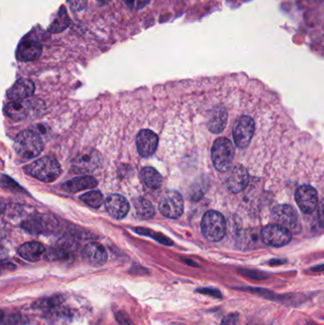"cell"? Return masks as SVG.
<instances>
[{
	"instance_id": "cell-35",
	"label": "cell",
	"mask_w": 324,
	"mask_h": 325,
	"mask_svg": "<svg viewBox=\"0 0 324 325\" xmlns=\"http://www.w3.org/2000/svg\"><path fill=\"white\" fill-rule=\"evenodd\" d=\"M312 270L315 271V272H324V264H321V265H318L316 267H313Z\"/></svg>"
},
{
	"instance_id": "cell-38",
	"label": "cell",
	"mask_w": 324,
	"mask_h": 325,
	"mask_svg": "<svg viewBox=\"0 0 324 325\" xmlns=\"http://www.w3.org/2000/svg\"><path fill=\"white\" fill-rule=\"evenodd\" d=\"M311 325V324H309V325Z\"/></svg>"
},
{
	"instance_id": "cell-8",
	"label": "cell",
	"mask_w": 324,
	"mask_h": 325,
	"mask_svg": "<svg viewBox=\"0 0 324 325\" xmlns=\"http://www.w3.org/2000/svg\"><path fill=\"white\" fill-rule=\"evenodd\" d=\"M255 132V122L249 116L239 118L233 127V138L236 146L245 148L249 146Z\"/></svg>"
},
{
	"instance_id": "cell-20",
	"label": "cell",
	"mask_w": 324,
	"mask_h": 325,
	"mask_svg": "<svg viewBox=\"0 0 324 325\" xmlns=\"http://www.w3.org/2000/svg\"><path fill=\"white\" fill-rule=\"evenodd\" d=\"M45 253V248L42 244L37 242H29L22 244L18 248V254L21 258L28 261H37Z\"/></svg>"
},
{
	"instance_id": "cell-11",
	"label": "cell",
	"mask_w": 324,
	"mask_h": 325,
	"mask_svg": "<svg viewBox=\"0 0 324 325\" xmlns=\"http://www.w3.org/2000/svg\"><path fill=\"white\" fill-rule=\"evenodd\" d=\"M296 202L299 208L304 213H312L316 209L319 197L316 189L308 185L300 186L295 194Z\"/></svg>"
},
{
	"instance_id": "cell-17",
	"label": "cell",
	"mask_w": 324,
	"mask_h": 325,
	"mask_svg": "<svg viewBox=\"0 0 324 325\" xmlns=\"http://www.w3.org/2000/svg\"><path fill=\"white\" fill-rule=\"evenodd\" d=\"M34 84L28 79H19L8 92V97L13 101L24 100L32 96L34 93Z\"/></svg>"
},
{
	"instance_id": "cell-32",
	"label": "cell",
	"mask_w": 324,
	"mask_h": 325,
	"mask_svg": "<svg viewBox=\"0 0 324 325\" xmlns=\"http://www.w3.org/2000/svg\"><path fill=\"white\" fill-rule=\"evenodd\" d=\"M87 1L88 0H68L70 7L75 11L83 10L87 5Z\"/></svg>"
},
{
	"instance_id": "cell-33",
	"label": "cell",
	"mask_w": 324,
	"mask_h": 325,
	"mask_svg": "<svg viewBox=\"0 0 324 325\" xmlns=\"http://www.w3.org/2000/svg\"><path fill=\"white\" fill-rule=\"evenodd\" d=\"M318 216H319V221L322 227L324 228V199L321 202L319 206V210H318Z\"/></svg>"
},
{
	"instance_id": "cell-26",
	"label": "cell",
	"mask_w": 324,
	"mask_h": 325,
	"mask_svg": "<svg viewBox=\"0 0 324 325\" xmlns=\"http://www.w3.org/2000/svg\"><path fill=\"white\" fill-rule=\"evenodd\" d=\"M62 302H63L62 297L55 296V297H52V298H49V299L37 302V306L43 309H54L56 308L58 305H60L62 303Z\"/></svg>"
},
{
	"instance_id": "cell-37",
	"label": "cell",
	"mask_w": 324,
	"mask_h": 325,
	"mask_svg": "<svg viewBox=\"0 0 324 325\" xmlns=\"http://www.w3.org/2000/svg\"><path fill=\"white\" fill-rule=\"evenodd\" d=\"M255 325V324H250V325Z\"/></svg>"
},
{
	"instance_id": "cell-5",
	"label": "cell",
	"mask_w": 324,
	"mask_h": 325,
	"mask_svg": "<svg viewBox=\"0 0 324 325\" xmlns=\"http://www.w3.org/2000/svg\"><path fill=\"white\" fill-rule=\"evenodd\" d=\"M44 106L41 101L36 99L18 100L9 103L5 107V113L15 121H21L39 114L43 111Z\"/></svg>"
},
{
	"instance_id": "cell-21",
	"label": "cell",
	"mask_w": 324,
	"mask_h": 325,
	"mask_svg": "<svg viewBox=\"0 0 324 325\" xmlns=\"http://www.w3.org/2000/svg\"><path fill=\"white\" fill-rule=\"evenodd\" d=\"M134 208L137 216L142 220H149L153 218L155 214V209L152 204L142 197H139L134 201Z\"/></svg>"
},
{
	"instance_id": "cell-30",
	"label": "cell",
	"mask_w": 324,
	"mask_h": 325,
	"mask_svg": "<svg viewBox=\"0 0 324 325\" xmlns=\"http://www.w3.org/2000/svg\"><path fill=\"white\" fill-rule=\"evenodd\" d=\"M197 292L210 296L215 299H222V293L215 288H201V289H198Z\"/></svg>"
},
{
	"instance_id": "cell-29",
	"label": "cell",
	"mask_w": 324,
	"mask_h": 325,
	"mask_svg": "<svg viewBox=\"0 0 324 325\" xmlns=\"http://www.w3.org/2000/svg\"><path fill=\"white\" fill-rule=\"evenodd\" d=\"M115 318H116V322L118 323L119 325H133L130 317L122 311L116 312L115 313Z\"/></svg>"
},
{
	"instance_id": "cell-1",
	"label": "cell",
	"mask_w": 324,
	"mask_h": 325,
	"mask_svg": "<svg viewBox=\"0 0 324 325\" xmlns=\"http://www.w3.org/2000/svg\"><path fill=\"white\" fill-rule=\"evenodd\" d=\"M44 148L41 136L33 130L20 132L15 141V150L23 159L37 157Z\"/></svg>"
},
{
	"instance_id": "cell-34",
	"label": "cell",
	"mask_w": 324,
	"mask_h": 325,
	"mask_svg": "<svg viewBox=\"0 0 324 325\" xmlns=\"http://www.w3.org/2000/svg\"><path fill=\"white\" fill-rule=\"evenodd\" d=\"M25 323V319L22 317H12L10 319V325H24Z\"/></svg>"
},
{
	"instance_id": "cell-7",
	"label": "cell",
	"mask_w": 324,
	"mask_h": 325,
	"mask_svg": "<svg viewBox=\"0 0 324 325\" xmlns=\"http://www.w3.org/2000/svg\"><path fill=\"white\" fill-rule=\"evenodd\" d=\"M272 219L277 225L288 229L291 233H299L301 230L298 212L289 205L277 206L272 211Z\"/></svg>"
},
{
	"instance_id": "cell-3",
	"label": "cell",
	"mask_w": 324,
	"mask_h": 325,
	"mask_svg": "<svg viewBox=\"0 0 324 325\" xmlns=\"http://www.w3.org/2000/svg\"><path fill=\"white\" fill-rule=\"evenodd\" d=\"M201 229L204 237L207 240L217 243L221 241L226 235V220L220 212L209 210L203 217Z\"/></svg>"
},
{
	"instance_id": "cell-24",
	"label": "cell",
	"mask_w": 324,
	"mask_h": 325,
	"mask_svg": "<svg viewBox=\"0 0 324 325\" xmlns=\"http://www.w3.org/2000/svg\"><path fill=\"white\" fill-rule=\"evenodd\" d=\"M81 200H83V202L88 206L98 209L103 204V195L100 191L93 190L82 195Z\"/></svg>"
},
{
	"instance_id": "cell-19",
	"label": "cell",
	"mask_w": 324,
	"mask_h": 325,
	"mask_svg": "<svg viewBox=\"0 0 324 325\" xmlns=\"http://www.w3.org/2000/svg\"><path fill=\"white\" fill-rule=\"evenodd\" d=\"M228 114L224 107H217L212 110L208 119V129L213 133H221L227 124Z\"/></svg>"
},
{
	"instance_id": "cell-6",
	"label": "cell",
	"mask_w": 324,
	"mask_h": 325,
	"mask_svg": "<svg viewBox=\"0 0 324 325\" xmlns=\"http://www.w3.org/2000/svg\"><path fill=\"white\" fill-rule=\"evenodd\" d=\"M102 163V156L96 149L87 147L80 151L72 160V169L76 173L87 174L93 172Z\"/></svg>"
},
{
	"instance_id": "cell-13",
	"label": "cell",
	"mask_w": 324,
	"mask_h": 325,
	"mask_svg": "<svg viewBox=\"0 0 324 325\" xmlns=\"http://www.w3.org/2000/svg\"><path fill=\"white\" fill-rule=\"evenodd\" d=\"M248 172L247 169L242 165L237 164L234 166L227 180L228 190L232 193H239L243 191L248 184Z\"/></svg>"
},
{
	"instance_id": "cell-31",
	"label": "cell",
	"mask_w": 324,
	"mask_h": 325,
	"mask_svg": "<svg viewBox=\"0 0 324 325\" xmlns=\"http://www.w3.org/2000/svg\"><path fill=\"white\" fill-rule=\"evenodd\" d=\"M238 324H239V315L237 313L227 315L222 322V325H238Z\"/></svg>"
},
{
	"instance_id": "cell-36",
	"label": "cell",
	"mask_w": 324,
	"mask_h": 325,
	"mask_svg": "<svg viewBox=\"0 0 324 325\" xmlns=\"http://www.w3.org/2000/svg\"><path fill=\"white\" fill-rule=\"evenodd\" d=\"M99 2H102V3H106V2H109L110 0H97Z\"/></svg>"
},
{
	"instance_id": "cell-15",
	"label": "cell",
	"mask_w": 324,
	"mask_h": 325,
	"mask_svg": "<svg viewBox=\"0 0 324 325\" xmlns=\"http://www.w3.org/2000/svg\"><path fill=\"white\" fill-rule=\"evenodd\" d=\"M42 52V45L33 39L22 40L17 50V57L19 61L28 62L37 59Z\"/></svg>"
},
{
	"instance_id": "cell-2",
	"label": "cell",
	"mask_w": 324,
	"mask_h": 325,
	"mask_svg": "<svg viewBox=\"0 0 324 325\" xmlns=\"http://www.w3.org/2000/svg\"><path fill=\"white\" fill-rule=\"evenodd\" d=\"M28 174L45 183L53 182L61 174V166L53 157L46 156L28 164L25 167Z\"/></svg>"
},
{
	"instance_id": "cell-12",
	"label": "cell",
	"mask_w": 324,
	"mask_h": 325,
	"mask_svg": "<svg viewBox=\"0 0 324 325\" xmlns=\"http://www.w3.org/2000/svg\"><path fill=\"white\" fill-rule=\"evenodd\" d=\"M138 152L143 157H149L157 149L158 136L151 130H143L139 132L136 138Z\"/></svg>"
},
{
	"instance_id": "cell-18",
	"label": "cell",
	"mask_w": 324,
	"mask_h": 325,
	"mask_svg": "<svg viewBox=\"0 0 324 325\" xmlns=\"http://www.w3.org/2000/svg\"><path fill=\"white\" fill-rule=\"evenodd\" d=\"M97 186V181L95 178L92 176H81L77 178L67 181L65 184L62 186V188L69 193H75L79 192L84 189L93 188Z\"/></svg>"
},
{
	"instance_id": "cell-10",
	"label": "cell",
	"mask_w": 324,
	"mask_h": 325,
	"mask_svg": "<svg viewBox=\"0 0 324 325\" xmlns=\"http://www.w3.org/2000/svg\"><path fill=\"white\" fill-rule=\"evenodd\" d=\"M159 209L164 217L169 219H178L184 212L183 197L174 190L165 192L160 200Z\"/></svg>"
},
{
	"instance_id": "cell-22",
	"label": "cell",
	"mask_w": 324,
	"mask_h": 325,
	"mask_svg": "<svg viewBox=\"0 0 324 325\" xmlns=\"http://www.w3.org/2000/svg\"><path fill=\"white\" fill-rule=\"evenodd\" d=\"M141 177L144 183L150 188H159L162 185V178L161 174L153 167L146 166L141 171Z\"/></svg>"
},
{
	"instance_id": "cell-28",
	"label": "cell",
	"mask_w": 324,
	"mask_h": 325,
	"mask_svg": "<svg viewBox=\"0 0 324 325\" xmlns=\"http://www.w3.org/2000/svg\"><path fill=\"white\" fill-rule=\"evenodd\" d=\"M124 2L127 4L128 7H130V9L138 11L145 8L150 2V0H124Z\"/></svg>"
},
{
	"instance_id": "cell-4",
	"label": "cell",
	"mask_w": 324,
	"mask_h": 325,
	"mask_svg": "<svg viewBox=\"0 0 324 325\" xmlns=\"http://www.w3.org/2000/svg\"><path fill=\"white\" fill-rule=\"evenodd\" d=\"M235 148L227 138L217 139L211 150V158L215 168L221 172L229 170L234 160Z\"/></svg>"
},
{
	"instance_id": "cell-9",
	"label": "cell",
	"mask_w": 324,
	"mask_h": 325,
	"mask_svg": "<svg viewBox=\"0 0 324 325\" xmlns=\"http://www.w3.org/2000/svg\"><path fill=\"white\" fill-rule=\"evenodd\" d=\"M262 243L273 247H281L289 244L292 239L291 232L278 225H268L261 230Z\"/></svg>"
},
{
	"instance_id": "cell-23",
	"label": "cell",
	"mask_w": 324,
	"mask_h": 325,
	"mask_svg": "<svg viewBox=\"0 0 324 325\" xmlns=\"http://www.w3.org/2000/svg\"><path fill=\"white\" fill-rule=\"evenodd\" d=\"M69 17L67 14L65 8L61 7L58 14L54 17L53 21L49 26V32L54 33L62 32L69 26Z\"/></svg>"
},
{
	"instance_id": "cell-27",
	"label": "cell",
	"mask_w": 324,
	"mask_h": 325,
	"mask_svg": "<svg viewBox=\"0 0 324 325\" xmlns=\"http://www.w3.org/2000/svg\"><path fill=\"white\" fill-rule=\"evenodd\" d=\"M239 273L246 278H250V279H264L269 277L263 272H259L257 270H251V269H240Z\"/></svg>"
},
{
	"instance_id": "cell-14",
	"label": "cell",
	"mask_w": 324,
	"mask_h": 325,
	"mask_svg": "<svg viewBox=\"0 0 324 325\" xmlns=\"http://www.w3.org/2000/svg\"><path fill=\"white\" fill-rule=\"evenodd\" d=\"M105 206L108 213L116 220L125 218L130 210V205L127 199L118 194L109 196L105 202Z\"/></svg>"
},
{
	"instance_id": "cell-16",
	"label": "cell",
	"mask_w": 324,
	"mask_h": 325,
	"mask_svg": "<svg viewBox=\"0 0 324 325\" xmlns=\"http://www.w3.org/2000/svg\"><path fill=\"white\" fill-rule=\"evenodd\" d=\"M84 259L93 265H103L108 260V254L104 246L97 243H90L83 249Z\"/></svg>"
},
{
	"instance_id": "cell-25",
	"label": "cell",
	"mask_w": 324,
	"mask_h": 325,
	"mask_svg": "<svg viewBox=\"0 0 324 325\" xmlns=\"http://www.w3.org/2000/svg\"><path fill=\"white\" fill-rule=\"evenodd\" d=\"M72 256L63 249H50L47 253V259L50 260H69Z\"/></svg>"
}]
</instances>
